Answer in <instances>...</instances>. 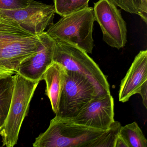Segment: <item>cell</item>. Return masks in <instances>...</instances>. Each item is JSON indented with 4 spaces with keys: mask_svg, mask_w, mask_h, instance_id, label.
I'll list each match as a JSON object with an SVG mask.
<instances>
[{
    "mask_svg": "<svg viewBox=\"0 0 147 147\" xmlns=\"http://www.w3.org/2000/svg\"><path fill=\"white\" fill-rule=\"evenodd\" d=\"M89 0H54L56 13L61 17L71 14L88 7Z\"/></svg>",
    "mask_w": 147,
    "mask_h": 147,
    "instance_id": "16",
    "label": "cell"
},
{
    "mask_svg": "<svg viewBox=\"0 0 147 147\" xmlns=\"http://www.w3.org/2000/svg\"><path fill=\"white\" fill-rule=\"evenodd\" d=\"M95 21L100 26L103 40L112 48L119 49L127 42L126 24L120 11L110 0H99L94 3Z\"/></svg>",
    "mask_w": 147,
    "mask_h": 147,
    "instance_id": "7",
    "label": "cell"
},
{
    "mask_svg": "<svg viewBox=\"0 0 147 147\" xmlns=\"http://www.w3.org/2000/svg\"><path fill=\"white\" fill-rule=\"evenodd\" d=\"M15 82L9 113L5 123L0 130L3 146L13 147L18 140L20 131L28 114L30 102L39 82L26 79L18 74Z\"/></svg>",
    "mask_w": 147,
    "mask_h": 147,
    "instance_id": "5",
    "label": "cell"
},
{
    "mask_svg": "<svg viewBox=\"0 0 147 147\" xmlns=\"http://www.w3.org/2000/svg\"><path fill=\"white\" fill-rule=\"evenodd\" d=\"M66 69L61 64L53 61L43 76L46 82V94L50 100L52 110L57 113L60 97L63 88Z\"/></svg>",
    "mask_w": 147,
    "mask_h": 147,
    "instance_id": "12",
    "label": "cell"
},
{
    "mask_svg": "<svg viewBox=\"0 0 147 147\" xmlns=\"http://www.w3.org/2000/svg\"><path fill=\"white\" fill-rule=\"evenodd\" d=\"M15 82L14 76H0V130L9 113Z\"/></svg>",
    "mask_w": 147,
    "mask_h": 147,
    "instance_id": "13",
    "label": "cell"
},
{
    "mask_svg": "<svg viewBox=\"0 0 147 147\" xmlns=\"http://www.w3.org/2000/svg\"><path fill=\"white\" fill-rule=\"evenodd\" d=\"M49 27L46 33L55 41L61 40L76 45L91 54L94 47L93 8L85 9L62 17Z\"/></svg>",
    "mask_w": 147,
    "mask_h": 147,
    "instance_id": "3",
    "label": "cell"
},
{
    "mask_svg": "<svg viewBox=\"0 0 147 147\" xmlns=\"http://www.w3.org/2000/svg\"><path fill=\"white\" fill-rule=\"evenodd\" d=\"M114 100L111 94L98 95L84 106L73 118L76 123L98 129H110L114 121Z\"/></svg>",
    "mask_w": 147,
    "mask_h": 147,
    "instance_id": "9",
    "label": "cell"
},
{
    "mask_svg": "<svg viewBox=\"0 0 147 147\" xmlns=\"http://www.w3.org/2000/svg\"><path fill=\"white\" fill-rule=\"evenodd\" d=\"M55 41L53 61L65 69L83 75L92 82L100 95L111 94L106 76L88 53L65 41Z\"/></svg>",
    "mask_w": 147,
    "mask_h": 147,
    "instance_id": "4",
    "label": "cell"
},
{
    "mask_svg": "<svg viewBox=\"0 0 147 147\" xmlns=\"http://www.w3.org/2000/svg\"><path fill=\"white\" fill-rule=\"evenodd\" d=\"M115 121L107 130L76 123L70 119L55 117L43 133L36 138L35 147H114L121 127Z\"/></svg>",
    "mask_w": 147,
    "mask_h": 147,
    "instance_id": "1",
    "label": "cell"
},
{
    "mask_svg": "<svg viewBox=\"0 0 147 147\" xmlns=\"http://www.w3.org/2000/svg\"><path fill=\"white\" fill-rule=\"evenodd\" d=\"M147 86V51H141L136 56L125 76L122 80L119 100L125 103Z\"/></svg>",
    "mask_w": 147,
    "mask_h": 147,
    "instance_id": "11",
    "label": "cell"
},
{
    "mask_svg": "<svg viewBox=\"0 0 147 147\" xmlns=\"http://www.w3.org/2000/svg\"><path fill=\"white\" fill-rule=\"evenodd\" d=\"M114 147H127L124 140L118 135L115 140Z\"/></svg>",
    "mask_w": 147,
    "mask_h": 147,
    "instance_id": "18",
    "label": "cell"
},
{
    "mask_svg": "<svg viewBox=\"0 0 147 147\" xmlns=\"http://www.w3.org/2000/svg\"><path fill=\"white\" fill-rule=\"evenodd\" d=\"M98 95L100 94L86 76L66 69L63 88L55 117L73 118L84 106Z\"/></svg>",
    "mask_w": 147,
    "mask_h": 147,
    "instance_id": "6",
    "label": "cell"
},
{
    "mask_svg": "<svg viewBox=\"0 0 147 147\" xmlns=\"http://www.w3.org/2000/svg\"><path fill=\"white\" fill-rule=\"evenodd\" d=\"M38 36L41 44L37 51L20 63L17 74L28 80L39 82L53 62L55 41L46 32Z\"/></svg>",
    "mask_w": 147,
    "mask_h": 147,
    "instance_id": "10",
    "label": "cell"
},
{
    "mask_svg": "<svg viewBox=\"0 0 147 147\" xmlns=\"http://www.w3.org/2000/svg\"><path fill=\"white\" fill-rule=\"evenodd\" d=\"M118 135L127 147H147V139L136 122L121 126Z\"/></svg>",
    "mask_w": 147,
    "mask_h": 147,
    "instance_id": "14",
    "label": "cell"
},
{
    "mask_svg": "<svg viewBox=\"0 0 147 147\" xmlns=\"http://www.w3.org/2000/svg\"><path fill=\"white\" fill-rule=\"evenodd\" d=\"M55 6L31 0L28 6L15 10L0 9V17L12 20L21 27L36 36L45 32L53 24Z\"/></svg>",
    "mask_w": 147,
    "mask_h": 147,
    "instance_id": "8",
    "label": "cell"
},
{
    "mask_svg": "<svg viewBox=\"0 0 147 147\" xmlns=\"http://www.w3.org/2000/svg\"><path fill=\"white\" fill-rule=\"evenodd\" d=\"M41 44L38 36L0 17V76L17 74L20 63L35 55Z\"/></svg>",
    "mask_w": 147,
    "mask_h": 147,
    "instance_id": "2",
    "label": "cell"
},
{
    "mask_svg": "<svg viewBox=\"0 0 147 147\" xmlns=\"http://www.w3.org/2000/svg\"><path fill=\"white\" fill-rule=\"evenodd\" d=\"M117 7L131 14L138 15L147 23V0H110Z\"/></svg>",
    "mask_w": 147,
    "mask_h": 147,
    "instance_id": "15",
    "label": "cell"
},
{
    "mask_svg": "<svg viewBox=\"0 0 147 147\" xmlns=\"http://www.w3.org/2000/svg\"><path fill=\"white\" fill-rule=\"evenodd\" d=\"M31 0H0V9L15 10L28 6Z\"/></svg>",
    "mask_w": 147,
    "mask_h": 147,
    "instance_id": "17",
    "label": "cell"
}]
</instances>
